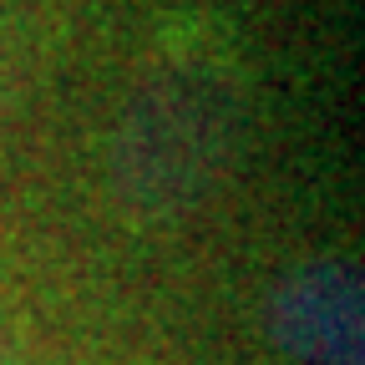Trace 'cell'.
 <instances>
[{
    "mask_svg": "<svg viewBox=\"0 0 365 365\" xmlns=\"http://www.w3.org/2000/svg\"><path fill=\"white\" fill-rule=\"evenodd\" d=\"M228 112H234V61L223 56L218 41H203L193 31H178L168 51L148 61L143 91L127 117V178L148 168L163 143H173L158 163L153 193L168 203L193 188L198 173L213 163V148L228 132Z\"/></svg>",
    "mask_w": 365,
    "mask_h": 365,
    "instance_id": "6da1fadb",
    "label": "cell"
},
{
    "mask_svg": "<svg viewBox=\"0 0 365 365\" xmlns=\"http://www.w3.org/2000/svg\"><path fill=\"white\" fill-rule=\"evenodd\" d=\"M279 325H284V340H289L299 355L314 350L319 330H330V350H335V360L345 365V345L355 350L360 314H355V304H345V279H340V274H309V279H299V284L284 294Z\"/></svg>",
    "mask_w": 365,
    "mask_h": 365,
    "instance_id": "7a4b0ae2",
    "label": "cell"
}]
</instances>
